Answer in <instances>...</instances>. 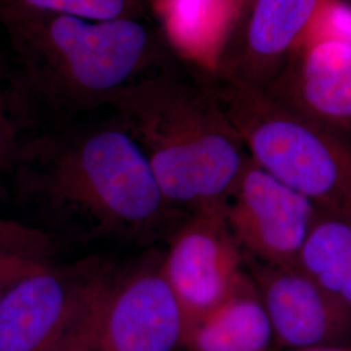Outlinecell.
I'll return each instance as SVG.
<instances>
[{
  "label": "cell",
  "mask_w": 351,
  "mask_h": 351,
  "mask_svg": "<svg viewBox=\"0 0 351 351\" xmlns=\"http://www.w3.org/2000/svg\"><path fill=\"white\" fill-rule=\"evenodd\" d=\"M0 26L12 52L14 113L25 137L101 110L121 90L177 63L155 13L91 21L0 11Z\"/></svg>",
  "instance_id": "cell-2"
},
{
  "label": "cell",
  "mask_w": 351,
  "mask_h": 351,
  "mask_svg": "<svg viewBox=\"0 0 351 351\" xmlns=\"http://www.w3.org/2000/svg\"><path fill=\"white\" fill-rule=\"evenodd\" d=\"M229 1H230V4H232L234 8H237V11L242 13L250 5V3L252 0H229Z\"/></svg>",
  "instance_id": "cell-20"
},
{
  "label": "cell",
  "mask_w": 351,
  "mask_h": 351,
  "mask_svg": "<svg viewBox=\"0 0 351 351\" xmlns=\"http://www.w3.org/2000/svg\"><path fill=\"white\" fill-rule=\"evenodd\" d=\"M319 208L249 160L226 204L229 229L243 256L261 263L294 265Z\"/></svg>",
  "instance_id": "cell-7"
},
{
  "label": "cell",
  "mask_w": 351,
  "mask_h": 351,
  "mask_svg": "<svg viewBox=\"0 0 351 351\" xmlns=\"http://www.w3.org/2000/svg\"><path fill=\"white\" fill-rule=\"evenodd\" d=\"M185 314L162 272L151 262L110 280L101 297L95 351H175L182 345Z\"/></svg>",
  "instance_id": "cell-8"
},
{
  "label": "cell",
  "mask_w": 351,
  "mask_h": 351,
  "mask_svg": "<svg viewBox=\"0 0 351 351\" xmlns=\"http://www.w3.org/2000/svg\"><path fill=\"white\" fill-rule=\"evenodd\" d=\"M272 326L249 274L228 300L185 326L190 351H267Z\"/></svg>",
  "instance_id": "cell-12"
},
{
  "label": "cell",
  "mask_w": 351,
  "mask_h": 351,
  "mask_svg": "<svg viewBox=\"0 0 351 351\" xmlns=\"http://www.w3.org/2000/svg\"><path fill=\"white\" fill-rule=\"evenodd\" d=\"M106 107L138 143L176 211L226 204L250 156L203 78L175 63L121 90Z\"/></svg>",
  "instance_id": "cell-3"
},
{
  "label": "cell",
  "mask_w": 351,
  "mask_h": 351,
  "mask_svg": "<svg viewBox=\"0 0 351 351\" xmlns=\"http://www.w3.org/2000/svg\"><path fill=\"white\" fill-rule=\"evenodd\" d=\"M251 160L320 210L351 219V136L323 125L265 90L203 78Z\"/></svg>",
  "instance_id": "cell-4"
},
{
  "label": "cell",
  "mask_w": 351,
  "mask_h": 351,
  "mask_svg": "<svg viewBox=\"0 0 351 351\" xmlns=\"http://www.w3.org/2000/svg\"><path fill=\"white\" fill-rule=\"evenodd\" d=\"M0 178H1V177H0ZM3 186H1V185H0V197H1V195H3Z\"/></svg>",
  "instance_id": "cell-22"
},
{
  "label": "cell",
  "mask_w": 351,
  "mask_h": 351,
  "mask_svg": "<svg viewBox=\"0 0 351 351\" xmlns=\"http://www.w3.org/2000/svg\"><path fill=\"white\" fill-rule=\"evenodd\" d=\"M97 262L46 265L0 300V351H51L110 280Z\"/></svg>",
  "instance_id": "cell-5"
},
{
  "label": "cell",
  "mask_w": 351,
  "mask_h": 351,
  "mask_svg": "<svg viewBox=\"0 0 351 351\" xmlns=\"http://www.w3.org/2000/svg\"><path fill=\"white\" fill-rule=\"evenodd\" d=\"M173 0H150L151 5L154 4H171Z\"/></svg>",
  "instance_id": "cell-21"
},
{
  "label": "cell",
  "mask_w": 351,
  "mask_h": 351,
  "mask_svg": "<svg viewBox=\"0 0 351 351\" xmlns=\"http://www.w3.org/2000/svg\"><path fill=\"white\" fill-rule=\"evenodd\" d=\"M262 88L289 108L351 136V34L308 27Z\"/></svg>",
  "instance_id": "cell-9"
},
{
  "label": "cell",
  "mask_w": 351,
  "mask_h": 351,
  "mask_svg": "<svg viewBox=\"0 0 351 351\" xmlns=\"http://www.w3.org/2000/svg\"><path fill=\"white\" fill-rule=\"evenodd\" d=\"M56 251V239L38 226L0 217V252H12L47 261Z\"/></svg>",
  "instance_id": "cell-15"
},
{
  "label": "cell",
  "mask_w": 351,
  "mask_h": 351,
  "mask_svg": "<svg viewBox=\"0 0 351 351\" xmlns=\"http://www.w3.org/2000/svg\"><path fill=\"white\" fill-rule=\"evenodd\" d=\"M49 264L47 261L27 255L0 252V300L20 280L39 272Z\"/></svg>",
  "instance_id": "cell-18"
},
{
  "label": "cell",
  "mask_w": 351,
  "mask_h": 351,
  "mask_svg": "<svg viewBox=\"0 0 351 351\" xmlns=\"http://www.w3.org/2000/svg\"><path fill=\"white\" fill-rule=\"evenodd\" d=\"M245 267L281 348L304 350L339 346L350 339L351 310L298 264L261 263L245 256Z\"/></svg>",
  "instance_id": "cell-10"
},
{
  "label": "cell",
  "mask_w": 351,
  "mask_h": 351,
  "mask_svg": "<svg viewBox=\"0 0 351 351\" xmlns=\"http://www.w3.org/2000/svg\"><path fill=\"white\" fill-rule=\"evenodd\" d=\"M107 285L101 290L98 298L88 307V311L81 316V319L72 326V329L56 343V346L51 351H95L94 337H95L97 316H98L101 297L107 289Z\"/></svg>",
  "instance_id": "cell-17"
},
{
  "label": "cell",
  "mask_w": 351,
  "mask_h": 351,
  "mask_svg": "<svg viewBox=\"0 0 351 351\" xmlns=\"http://www.w3.org/2000/svg\"><path fill=\"white\" fill-rule=\"evenodd\" d=\"M320 0H252L217 62L215 77L267 86L287 63Z\"/></svg>",
  "instance_id": "cell-11"
},
{
  "label": "cell",
  "mask_w": 351,
  "mask_h": 351,
  "mask_svg": "<svg viewBox=\"0 0 351 351\" xmlns=\"http://www.w3.org/2000/svg\"><path fill=\"white\" fill-rule=\"evenodd\" d=\"M289 351H351V348H345V346H324V348H314V349H304V350Z\"/></svg>",
  "instance_id": "cell-19"
},
{
  "label": "cell",
  "mask_w": 351,
  "mask_h": 351,
  "mask_svg": "<svg viewBox=\"0 0 351 351\" xmlns=\"http://www.w3.org/2000/svg\"><path fill=\"white\" fill-rule=\"evenodd\" d=\"M298 265L351 310V219L320 211Z\"/></svg>",
  "instance_id": "cell-13"
},
{
  "label": "cell",
  "mask_w": 351,
  "mask_h": 351,
  "mask_svg": "<svg viewBox=\"0 0 351 351\" xmlns=\"http://www.w3.org/2000/svg\"><path fill=\"white\" fill-rule=\"evenodd\" d=\"M0 11L63 14L91 21L154 14L150 0H0Z\"/></svg>",
  "instance_id": "cell-14"
},
{
  "label": "cell",
  "mask_w": 351,
  "mask_h": 351,
  "mask_svg": "<svg viewBox=\"0 0 351 351\" xmlns=\"http://www.w3.org/2000/svg\"><path fill=\"white\" fill-rule=\"evenodd\" d=\"M160 267L186 324L228 300L247 272L226 223V204L186 215L176 226Z\"/></svg>",
  "instance_id": "cell-6"
},
{
  "label": "cell",
  "mask_w": 351,
  "mask_h": 351,
  "mask_svg": "<svg viewBox=\"0 0 351 351\" xmlns=\"http://www.w3.org/2000/svg\"><path fill=\"white\" fill-rule=\"evenodd\" d=\"M24 134L13 117L11 88L0 86V177L12 175Z\"/></svg>",
  "instance_id": "cell-16"
},
{
  "label": "cell",
  "mask_w": 351,
  "mask_h": 351,
  "mask_svg": "<svg viewBox=\"0 0 351 351\" xmlns=\"http://www.w3.org/2000/svg\"><path fill=\"white\" fill-rule=\"evenodd\" d=\"M10 177L16 199L53 239L147 243L186 216L164 198L143 151L108 107L26 137Z\"/></svg>",
  "instance_id": "cell-1"
}]
</instances>
